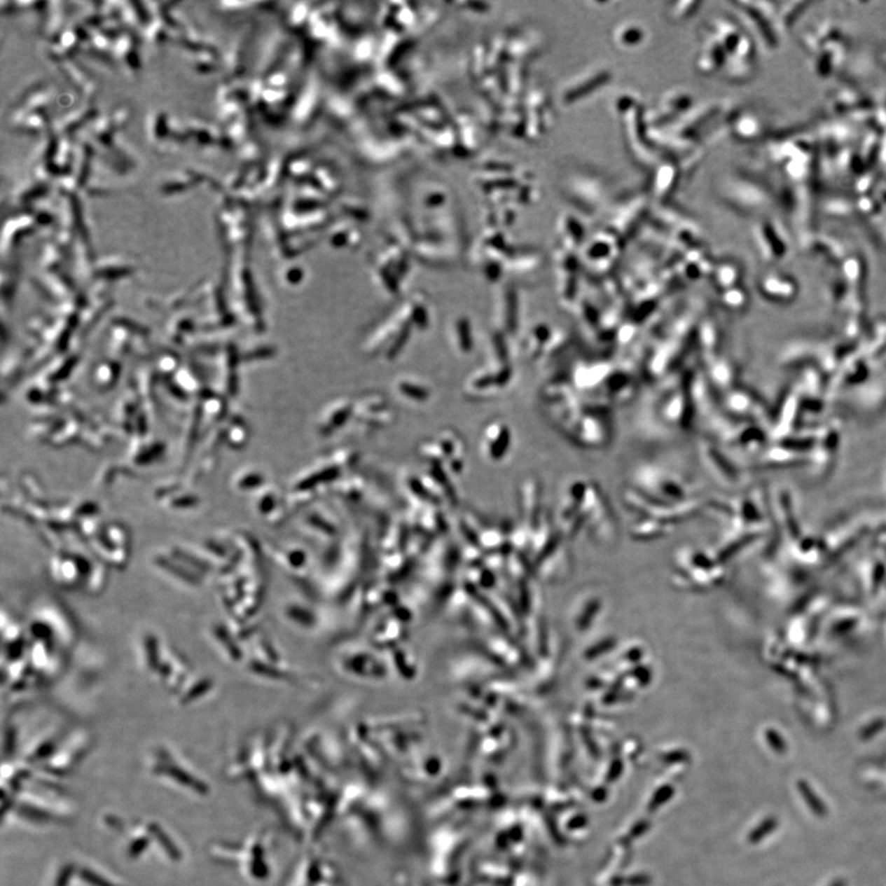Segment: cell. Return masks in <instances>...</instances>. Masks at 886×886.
Returning a JSON list of instances; mask_svg holds the SVG:
<instances>
[{
    "instance_id": "1",
    "label": "cell",
    "mask_w": 886,
    "mask_h": 886,
    "mask_svg": "<svg viewBox=\"0 0 886 886\" xmlns=\"http://www.w3.org/2000/svg\"><path fill=\"white\" fill-rule=\"evenodd\" d=\"M612 81V71L606 67H593L591 69L580 73L560 92V102L564 106H570L576 102L583 100V97L600 90V88L606 85Z\"/></svg>"
},
{
    "instance_id": "2",
    "label": "cell",
    "mask_w": 886,
    "mask_h": 886,
    "mask_svg": "<svg viewBox=\"0 0 886 886\" xmlns=\"http://www.w3.org/2000/svg\"><path fill=\"white\" fill-rule=\"evenodd\" d=\"M511 441V431L505 422H492L484 432L483 448L486 457L490 461H501L510 451Z\"/></svg>"
},
{
    "instance_id": "3",
    "label": "cell",
    "mask_w": 886,
    "mask_h": 886,
    "mask_svg": "<svg viewBox=\"0 0 886 886\" xmlns=\"http://www.w3.org/2000/svg\"><path fill=\"white\" fill-rule=\"evenodd\" d=\"M648 41V31L640 22L625 20L619 22L612 32V42L619 51H635Z\"/></svg>"
},
{
    "instance_id": "4",
    "label": "cell",
    "mask_w": 886,
    "mask_h": 886,
    "mask_svg": "<svg viewBox=\"0 0 886 886\" xmlns=\"http://www.w3.org/2000/svg\"><path fill=\"white\" fill-rule=\"evenodd\" d=\"M725 50L714 35L704 40L694 61V68L703 76H713L724 64Z\"/></svg>"
},
{
    "instance_id": "5",
    "label": "cell",
    "mask_w": 886,
    "mask_h": 886,
    "mask_svg": "<svg viewBox=\"0 0 886 886\" xmlns=\"http://www.w3.org/2000/svg\"><path fill=\"white\" fill-rule=\"evenodd\" d=\"M681 177H682L681 167H677L674 162H663L656 169L655 176H653V190H651L653 198H656L658 202L667 200L677 188Z\"/></svg>"
},
{
    "instance_id": "6",
    "label": "cell",
    "mask_w": 886,
    "mask_h": 886,
    "mask_svg": "<svg viewBox=\"0 0 886 886\" xmlns=\"http://www.w3.org/2000/svg\"><path fill=\"white\" fill-rule=\"evenodd\" d=\"M354 404L351 401L341 399L326 408L320 419V435H333L335 431L341 429L345 422L349 420V416L354 415Z\"/></svg>"
},
{
    "instance_id": "7",
    "label": "cell",
    "mask_w": 886,
    "mask_h": 886,
    "mask_svg": "<svg viewBox=\"0 0 886 886\" xmlns=\"http://www.w3.org/2000/svg\"><path fill=\"white\" fill-rule=\"evenodd\" d=\"M645 212V202L643 200H632L630 202L624 207L622 212H618L614 226L621 230V237H624L627 234L630 233L637 224L642 222V218L644 217Z\"/></svg>"
},
{
    "instance_id": "8",
    "label": "cell",
    "mask_w": 886,
    "mask_h": 886,
    "mask_svg": "<svg viewBox=\"0 0 886 886\" xmlns=\"http://www.w3.org/2000/svg\"><path fill=\"white\" fill-rule=\"evenodd\" d=\"M558 229L562 243L567 245V248H575L581 243L583 237V224L572 214H564L560 218Z\"/></svg>"
},
{
    "instance_id": "9",
    "label": "cell",
    "mask_w": 886,
    "mask_h": 886,
    "mask_svg": "<svg viewBox=\"0 0 886 886\" xmlns=\"http://www.w3.org/2000/svg\"><path fill=\"white\" fill-rule=\"evenodd\" d=\"M617 247L616 242L613 240L611 234H601L596 235L593 239V242H590L588 250H586V258L590 261H603L612 256L614 248Z\"/></svg>"
},
{
    "instance_id": "10",
    "label": "cell",
    "mask_w": 886,
    "mask_h": 886,
    "mask_svg": "<svg viewBox=\"0 0 886 886\" xmlns=\"http://www.w3.org/2000/svg\"><path fill=\"white\" fill-rule=\"evenodd\" d=\"M396 389L401 393V396H404L408 401H417V403L427 401L431 395L430 389L426 385L409 378H401L398 380Z\"/></svg>"
},
{
    "instance_id": "11",
    "label": "cell",
    "mask_w": 886,
    "mask_h": 886,
    "mask_svg": "<svg viewBox=\"0 0 886 886\" xmlns=\"http://www.w3.org/2000/svg\"><path fill=\"white\" fill-rule=\"evenodd\" d=\"M143 648H144V655H146V663L147 666L152 672H157L160 663H162V655H160V648H159V642L153 634H147L143 640Z\"/></svg>"
},
{
    "instance_id": "12",
    "label": "cell",
    "mask_w": 886,
    "mask_h": 886,
    "mask_svg": "<svg viewBox=\"0 0 886 886\" xmlns=\"http://www.w3.org/2000/svg\"><path fill=\"white\" fill-rule=\"evenodd\" d=\"M700 3L699 1H676L667 9L669 21L682 22L689 19L697 11Z\"/></svg>"
},
{
    "instance_id": "13",
    "label": "cell",
    "mask_w": 886,
    "mask_h": 886,
    "mask_svg": "<svg viewBox=\"0 0 886 886\" xmlns=\"http://www.w3.org/2000/svg\"><path fill=\"white\" fill-rule=\"evenodd\" d=\"M455 342L461 352H469L473 347L471 328L466 318L457 320L455 324Z\"/></svg>"
},
{
    "instance_id": "14",
    "label": "cell",
    "mask_w": 886,
    "mask_h": 886,
    "mask_svg": "<svg viewBox=\"0 0 886 886\" xmlns=\"http://www.w3.org/2000/svg\"><path fill=\"white\" fill-rule=\"evenodd\" d=\"M211 688H212V681H209L208 679H200L195 684H191L188 689L183 691L180 693V698H181L183 703H191L193 700H196L200 697L208 693Z\"/></svg>"
}]
</instances>
